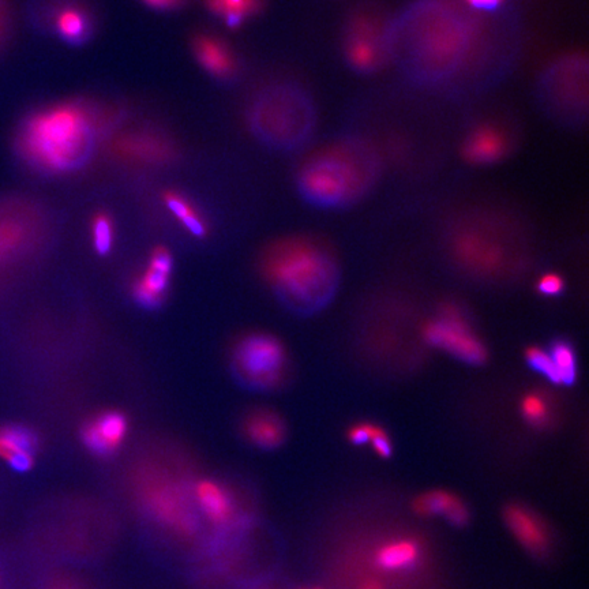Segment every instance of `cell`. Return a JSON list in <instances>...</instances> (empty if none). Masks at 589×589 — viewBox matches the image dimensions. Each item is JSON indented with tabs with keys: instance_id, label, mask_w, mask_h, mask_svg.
Instances as JSON below:
<instances>
[{
	"instance_id": "6da1fadb",
	"label": "cell",
	"mask_w": 589,
	"mask_h": 589,
	"mask_svg": "<svg viewBox=\"0 0 589 589\" xmlns=\"http://www.w3.org/2000/svg\"><path fill=\"white\" fill-rule=\"evenodd\" d=\"M513 13L480 14L464 0H414L393 14L392 66L416 89L476 95L516 62Z\"/></svg>"
},
{
	"instance_id": "7a4b0ae2",
	"label": "cell",
	"mask_w": 589,
	"mask_h": 589,
	"mask_svg": "<svg viewBox=\"0 0 589 589\" xmlns=\"http://www.w3.org/2000/svg\"><path fill=\"white\" fill-rule=\"evenodd\" d=\"M116 119L86 100L50 105L25 120L18 134V150L37 171L73 174L92 161L101 137Z\"/></svg>"
},
{
	"instance_id": "3957f363",
	"label": "cell",
	"mask_w": 589,
	"mask_h": 589,
	"mask_svg": "<svg viewBox=\"0 0 589 589\" xmlns=\"http://www.w3.org/2000/svg\"><path fill=\"white\" fill-rule=\"evenodd\" d=\"M384 171V157L374 142L343 135L303 161L295 176L296 193L315 209L340 212L365 201Z\"/></svg>"
},
{
	"instance_id": "277c9868",
	"label": "cell",
	"mask_w": 589,
	"mask_h": 589,
	"mask_svg": "<svg viewBox=\"0 0 589 589\" xmlns=\"http://www.w3.org/2000/svg\"><path fill=\"white\" fill-rule=\"evenodd\" d=\"M260 265L273 294L292 314L318 313L339 290L340 269L335 255L306 236L270 243L262 251Z\"/></svg>"
},
{
	"instance_id": "5b68a950",
	"label": "cell",
	"mask_w": 589,
	"mask_h": 589,
	"mask_svg": "<svg viewBox=\"0 0 589 589\" xmlns=\"http://www.w3.org/2000/svg\"><path fill=\"white\" fill-rule=\"evenodd\" d=\"M245 122L251 135L266 149L291 155L313 141L320 111L305 85L281 80L254 92L246 105Z\"/></svg>"
},
{
	"instance_id": "8992f818",
	"label": "cell",
	"mask_w": 589,
	"mask_h": 589,
	"mask_svg": "<svg viewBox=\"0 0 589 589\" xmlns=\"http://www.w3.org/2000/svg\"><path fill=\"white\" fill-rule=\"evenodd\" d=\"M446 250L461 262L501 264L527 245L523 221L498 206H468L449 217L442 235Z\"/></svg>"
},
{
	"instance_id": "52a82bcc",
	"label": "cell",
	"mask_w": 589,
	"mask_h": 589,
	"mask_svg": "<svg viewBox=\"0 0 589 589\" xmlns=\"http://www.w3.org/2000/svg\"><path fill=\"white\" fill-rule=\"evenodd\" d=\"M534 99L540 114L566 130H581L589 118V60L573 51L550 60L539 71Z\"/></svg>"
},
{
	"instance_id": "ba28073f",
	"label": "cell",
	"mask_w": 589,
	"mask_h": 589,
	"mask_svg": "<svg viewBox=\"0 0 589 589\" xmlns=\"http://www.w3.org/2000/svg\"><path fill=\"white\" fill-rule=\"evenodd\" d=\"M392 11L380 3L352 7L340 28V52L345 66L359 77H374L392 66Z\"/></svg>"
},
{
	"instance_id": "9c48e42d",
	"label": "cell",
	"mask_w": 589,
	"mask_h": 589,
	"mask_svg": "<svg viewBox=\"0 0 589 589\" xmlns=\"http://www.w3.org/2000/svg\"><path fill=\"white\" fill-rule=\"evenodd\" d=\"M230 371L242 388L272 392L284 384L288 355L277 337L264 332L240 337L232 347Z\"/></svg>"
},
{
	"instance_id": "30bf717a",
	"label": "cell",
	"mask_w": 589,
	"mask_h": 589,
	"mask_svg": "<svg viewBox=\"0 0 589 589\" xmlns=\"http://www.w3.org/2000/svg\"><path fill=\"white\" fill-rule=\"evenodd\" d=\"M425 337L433 347L449 352L468 365H482L487 358L485 345L455 306L445 307L440 317L427 325Z\"/></svg>"
},
{
	"instance_id": "8fae6325",
	"label": "cell",
	"mask_w": 589,
	"mask_h": 589,
	"mask_svg": "<svg viewBox=\"0 0 589 589\" xmlns=\"http://www.w3.org/2000/svg\"><path fill=\"white\" fill-rule=\"evenodd\" d=\"M119 159L131 164L163 165L174 163L178 157V148L163 131L152 129H135L123 133L112 145Z\"/></svg>"
},
{
	"instance_id": "7c38bea8",
	"label": "cell",
	"mask_w": 589,
	"mask_h": 589,
	"mask_svg": "<svg viewBox=\"0 0 589 589\" xmlns=\"http://www.w3.org/2000/svg\"><path fill=\"white\" fill-rule=\"evenodd\" d=\"M516 140L512 127L501 120H483L471 129L463 142L468 163L487 167L504 161L513 152Z\"/></svg>"
},
{
	"instance_id": "4fadbf2b",
	"label": "cell",
	"mask_w": 589,
	"mask_h": 589,
	"mask_svg": "<svg viewBox=\"0 0 589 589\" xmlns=\"http://www.w3.org/2000/svg\"><path fill=\"white\" fill-rule=\"evenodd\" d=\"M426 547L422 539L399 535L385 539L371 551V566L381 575H405L423 564Z\"/></svg>"
},
{
	"instance_id": "5bb4252c",
	"label": "cell",
	"mask_w": 589,
	"mask_h": 589,
	"mask_svg": "<svg viewBox=\"0 0 589 589\" xmlns=\"http://www.w3.org/2000/svg\"><path fill=\"white\" fill-rule=\"evenodd\" d=\"M172 270L174 258L170 250L165 247L153 250L144 273L131 287L135 303L146 310H156L163 306L170 288Z\"/></svg>"
},
{
	"instance_id": "9a60e30c",
	"label": "cell",
	"mask_w": 589,
	"mask_h": 589,
	"mask_svg": "<svg viewBox=\"0 0 589 589\" xmlns=\"http://www.w3.org/2000/svg\"><path fill=\"white\" fill-rule=\"evenodd\" d=\"M190 45L198 66L202 67L210 77L220 82H231L238 77L239 58L227 41L212 33L200 32L195 33Z\"/></svg>"
},
{
	"instance_id": "2e32d148",
	"label": "cell",
	"mask_w": 589,
	"mask_h": 589,
	"mask_svg": "<svg viewBox=\"0 0 589 589\" xmlns=\"http://www.w3.org/2000/svg\"><path fill=\"white\" fill-rule=\"evenodd\" d=\"M129 420L119 411H105L88 420L81 429V441L92 455L108 457L125 441Z\"/></svg>"
},
{
	"instance_id": "e0dca14e",
	"label": "cell",
	"mask_w": 589,
	"mask_h": 589,
	"mask_svg": "<svg viewBox=\"0 0 589 589\" xmlns=\"http://www.w3.org/2000/svg\"><path fill=\"white\" fill-rule=\"evenodd\" d=\"M506 528L524 550L543 555L551 546V534L546 521L528 506L510 504L504 510Z\"/></svg>"
},
{
	"instance_id": "ac0fdd59",
	"label": "cell",
	"mask_w": 589,
	"mask_h": 589,
	"mask_svg": "<svg viewBox=\"0 0 589 589\" xmlns=\"http://www.w3.org/2000/svg\"><path fill=\"white\" fill-rule=\"evenodd\" d=\"M50 24L56 36L70 45L88 44L96 33L95 15L80 0H63L51 11Z\"/></svg>"
},
{
	"instance_id": "d6986e66",
	"label": "cell",
	"mask_w": 589,
	"mask_h": 589,
	"mask_svg": "<svg viewBox=\"0 0 589 589\" xmlns=\"http://www.w3.org/2000/svg\"><path fill=\"white\" fill-rule=\"evenodd\" d=\"M146 505L156 519L179 534H191L195 530L194 516L191 515L185 497L171 485H152L146 489Z\"/></svg>"
},
{
	"instance_id": "ffe728a7",
	"label": "cell",
	"mask_w": 589,
	"mask_h": 589,
	"mask_svg": "<svg viewBox=\"0 0 589 589\" xmlns=\"http://www.w3.org/2000/svg\"><path fill=\"white\" fill-rule=\"evenodd\" d=\"M39 437L30 427L6 425L0 427V459L11 470L28 472L35 467Z\"/></svg>"
},
{
	"instance_id": "44dd1931",
	"label": "cell",
	"mask_w": 589,
	"mask_h": 589,
	"mask_svg": "<svg viewBox=\"0 0 589 589\" xmlns=\"http://www.w3.org/2000/svg\"><path fill=\"white\" fill-rule=\"evenodd\" d=\"M240 433L254 448L273 450L284 444L287 426L277 412L269 408H254L243 416Z\"/></svg>"
},
{
	"instance_id": "7402d4cb",
	"label": "cell",
	"mask_w": 589,
	"mask_h": 589,
	"mask_svg": "<svg viewBox=\"0 0 589 589\" xmlns=\"http://www.w3.org/2000/svg\"><path fill=\"white\" fill-rule=\"evenodd\" d=\"M412 509L420 517H442L456 527L470 521V509L459 495L446 490L426 491L412 502Z\"/></svg>"
},
{
	"instance_id": "603a6c76",
	"label": "cell",
	"mask_w": 589,
	"mask_h": 589,
	"mask_svg": "<svg viewBox=\"0 0 589 589\" xmlns=\"http://www.w3.org/2000/svg\"><path fill=\"white\" fill-rule=\"evenodd\" d=\"M194 500L198 510L209 523L223 525L234 516V502L230 491L212 479L198 480L194 485Z\"/></svg>"
},
{
	"instance_id": "cb8c5ba5",
	"label": "cell",
	"mask_w": 589,
	"mask_h": 589,
	"mask_svg": "<svg viewBox=\"0 0 589 589\" xmlns=\"http://www.w3.org/2000/svg\"><path fill=\"white\" fill-rule=\"evenodd\" d=\"M163 200L172 216L189 234L195 238H205L208 235L209 225L206 223L205 217L186 195L180 194L178 191H167L163 195Z\"/></svg>"
},
{
	"instance_id": "d4e9b609",
	"label": "cell",
	"mask_w": 589,
	"mask_h": 589,
	"mask_svg": "<svg viewBox=\"0 0 589 589\" xmlns=\"http://www.w3.org/2000/svg\"><path fill=\"white\" fill-rule=\"evenodd\" d=\"M206 9L230 29H238L264 9L265 0H205Z\"/></svg>"
},
{
	"instance_id": "484cf974",
	"label": "cell",
	"mask_w": 589,
	"mask_h": 589,
	"mask_svg": "<svg viewBox=\"0 0 589 589\" xmlns=\"http://www.w3.org/2000/svg\"><path fill=\"white\" fill-rule=\"evenodd\" d=\"M549 356L560 385H573L577 380V356L575 348L565 340H555L550 345Z\"/></svg>"
},
{
	"instance_id": "4316f807",
	"label": "cell",
	"mask_w": 589,
	"mask_h": 589,
	"mask_svg": "<svg viewBox=\"0 0 589 589\" xmlns=\"http://www.w3.org/2000/svg\"><path fill=\"white\" fill-rule=\"evenodd\" d=\"M92 242L95 251L99 255L111 253L115 242L114 221L107 213H97L92 220Z\"/></svg>"
},
{
	"instance_id": "83f0119b",
	"label": "cell",
	"mask_w": 589,
	"mask_h": 589,
	"mask_svg": "<svg viewBox=\"0 0 589 589\" xmlns=\"http://www.w3.org/2000/svg\"><path fill=\"white\" fill-rule=\"evenodd\" d=\"M521 412L525 420L535 427H546L550 425L551 407L545 396L539 393H532L525 397L521 404Z\"/></svg>"
},
{
	"instance_id": "f1b7e54d",
	"label": "cell",
	"mask_w": 589,
	"mask_h": 589,
	"mask_svg": "<svg viewBox=\"0 0 589 589\" xmlns=\"http://www.w3.org/2000/svg\"><path fill=\"white\" fill-rule=\"evenodd\" d=\"M527 363L531 369L536 373L542 374L547 380L553 384L560 385L557 371H555L553 362H551L549 352L542 350V348H531L527 351Z\"/></svg>"
},
{
	"instance_id": "f546056e",
	"label": "cell",
	"mask_w": 589,
	"mask_h": 589,
	"mask_svg": "<svg viewBox=\"0 0 589 589\" xmlns=\"http://www.w3.org/2000/svg\"><path fill=\"white\" fill-rule=\"evenodd\" d=\"M369 431L370 442L373 444L375 452L381 457H384V459L392 456V445H390L388 435H386L385 431L375 425H369Z\"/></svg>"
},
{
	"instance_id": "4dcf8cb0",
	"label": "cell",
	"mask_w": 589,
	"mask_h": 589,
	"mask_svg": "<svg viewBox=\"0 0 589 589\" xmlns=\"http://www.w3.org/2000/svg\"><path fill=\"white\" fill-rule=\"evenodd\" d=\"M564 281H562L561 277L558 275H545L540 279L538 283V290L540 294L546 296H557L560 295L562 291H564Z\"/></svg>"
},
{
	"instance_id": "1f68e13d",
	"label": "cell",
	"mask_w": 589,
	"mask_h": 589,
	"mask_svg": "<svg viewBox=\"0 0 589 589\" xmlns=\"http://www.w3.org/2000/svg\"><path fill=\"white\" fill-rule=\"evenodd\" d=\"M465 5L480 14H494L502 10L505 0H464Z\"/></svg>"
},
{
	"instance_id": "d6a6232c",
	"label": "cell",
	"mask_w": 589,
	"mask_h": 589,
	"mask_svg": "<svg viewBox=\"0 0 589 589\" xmlns=\"http://www.w3.org/2000/svg\"><path fill=\"white\" fill-rule=\"evenodd\" d=\"M141 2L149 9L167 13V11L179 10L180 7L185 6L186 0H141Z\"/></svg>"
},
{
	"instance_id": "836d02e7",
	"label": "cell",
	"mask_w": 589,
	"mask_h": 589,
	"mask_svg": "<svg viewBox=\"0 0 589 589\" xmlns=\"http://www.w3.org/2000/svg\"><path fill=\"white\" fill-rule=\"evenodd\" d=\"M350 440L354 445H365L367 442H370L369 425L352 427L350 430Z\"/></svg>"
},
{
	"instance_id": "e575fe53",
	"label": "cell",
	"mask_w": 589,
	"mask_h": 589,
	"mask_svg": "<svg viewBox=\"0 0 589 589\" xmlns=\"http://www.w3.org/2000/svg\"><path fill=\"white\" fill-rule=\"evenodd\" d=\"M355 589H386V585L384 580L378 579V577H367V579L360 581Z\"/></svg>"
},
{
	"instance_id": "d590c367",
	"label": "cell",
	"mask_w": 589,
	"mask_h": 589,
	"mask_svg": "<svg viewBox=\"0 0 589 589\" xmlns=\"http://www.w3.org/2000/svg\"><path fill=\"white\" fill-rule=\"evenodd\" d=\"M3 18H2V7H0V32H2Z\"/></svg>"
},
{
	"instance_id": "8d00e7d4",
	"label": "cell",
	"mask_w": 589,
	"mask_h": 589,
	"mask_svg": "<svg viewBox=\"0 0 589 589\" xmlns=\"http://www.w3.org/2000/svg\"><path fill=\"white\" fill-rule=\"evenodd\" d=\"M313 589H322V588H317V587H315V588H313Z\"/></svg>"
}]
</instances>
